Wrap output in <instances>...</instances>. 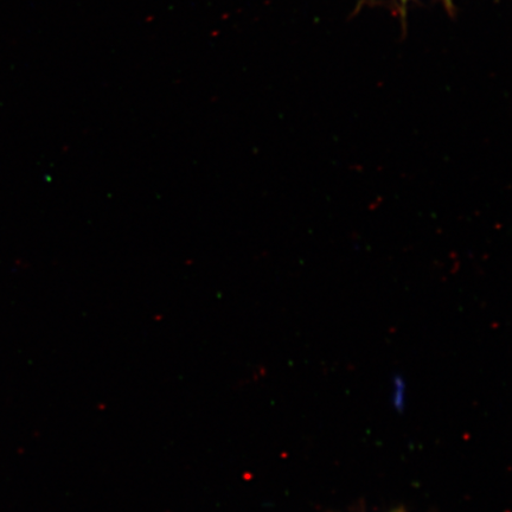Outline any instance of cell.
Masks as SVG:
<instances>
[{"label":"cell","mask_w":512,"mask_h":512,"mask_svg":"<svg viewBox=\"0 0 512 512\" xmlns=\"http://www.w3.org/2000/svg\"><path fill=\"white\" fill-rule=\"evenodd\" d=\"M395 2H398L401 5V10H405L406 6L411 0H395ZM446 4H451V0H446Z\"/></svg>","instance_id":"6da1fadb"}]
</instances>
